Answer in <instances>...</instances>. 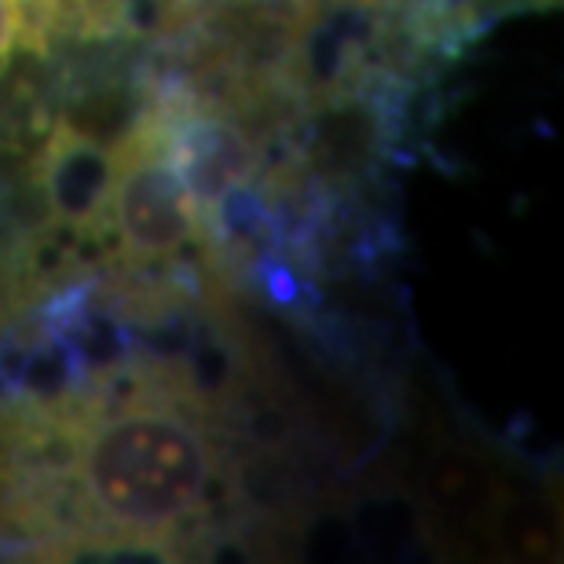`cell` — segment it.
<instances>
[{"mask_svg": "<svg viewBox=\"0 0 564 564\" xmlns=\"http://www.w3.org/2000/svg\"><path fill=\"white\" fill-rule=\"evenodd\" d=\"M231 433L147 356L88 378L70 447L74 557H180L224 543L239 528L231 510L242 495Z\"/></svg>", "mask_w": 564, "mask_h": 564, "instance_id": "6da1fadb", "label": "cell"}, {"mask_svg": "<svg viewBox=\"0 0 564 564\" xmlns=\"http://www.w3.org/2000/svg\"><path fill=\"white\" fill-rule=\"evenodd\" d=\"M115 180L107 202V264L147 268L195 261L206 253V224L180 184L162 147V129L143 107L115 147Z\"/></svg>", "mask_w": 564, "mask_h": 564, "instance_id": "7a4b0ae2", "label": "cell"}, {"mask_svg": "<svg viewBox=\"0 0 564 564\" xmlns=\"http://www.w3.org/2000/svg\"><path fill=\"white\" fill-rule=\"evenodd\" d=\"M26 180L48 231L70 235L77 250L82 242L107 239V202L115 180V154L107 143L85 137L52 115L48 129L26 158Z\"/></svg>", "mask_w": 564, "mask_h": 564, "instance_id": "3957f363", "label": "cell"}]
</instances>
